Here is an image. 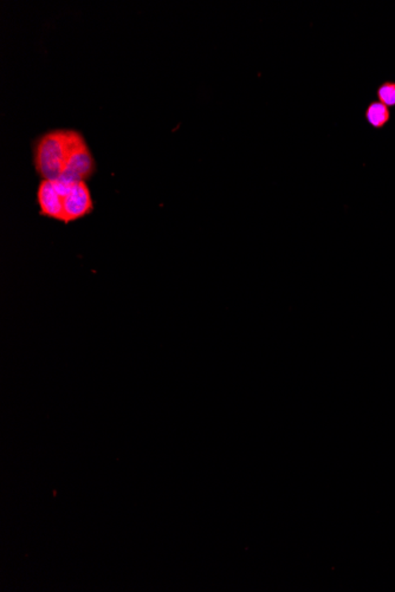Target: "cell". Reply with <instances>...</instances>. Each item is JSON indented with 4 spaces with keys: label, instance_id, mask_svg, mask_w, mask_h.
Wrapping results in <instances>:
<instances>
[{
    "label": "cell",
    "instance_id": "1",
    "mask_svg": "<svg viewBox=\"0 0 395 592\" xmlns=\"http://www.w3.org/2000/svg\"><path fill=\"white\" fill-rule=\"evenodd\" d=\"M75 134V129H52L36 140L33 167L42 180H57L62 177Z\"/></svg>",
    "mask_w": 395,
    "mask_h": 592
},
{
    "label": "cell",
    "instance_id": "2",
    "mask_svg": "<svg viewBox=\"0 0 395 592\" xmlns=\"http://www.w3.org/2000/svg\"><path fill=\"white\" fill-rule=\"evenodd\" d=\"M96 172V161L91 153L86 138L79 130H76L67 162L64 166L62 177L59 179L71 182H81L94 177Z\"/></svg>",
    "mask_w": 395,
    "mask_h": 592
},
{
    "label": "cell",
    "instance_id": "3",
    "mask_svg": "<svg viewBox=\"0 0 395 592\" xmlns=\"http://www.w3.org/2000/svg\"><path fill=\"white\" fill-rule=\"evenodd\" d=\"M91 189L84 181L72 182L63 196V224H71L94 212Z\"/></svg>",
    "mask_w": 395,
    "mask_h": 592
},
{
    "label": "cell",
    "instance_id": "4",
    "mask_svg": "<svg viewBox=\"0 0 395 592\" xmlns=\"http://www.w3.org/2000/svg\"><path fill=\"white\" fill-rule=\"evenodd\" d=\"M40 214L63 223V193L55 180H42L36 193Z\"/></svg>",
    "mask_w": 395,
    "mask_h": 592
},
{
    "label": "cell",
    "instance_id": "5",
    "mask_svg": "<svg viewBox=\"0 0 395 592\" xmlns=\"http://www.w3.org/2000/svg\"><path fill=\"white\" fill-rule=\"evenodd\" d=\"M391 109L379 101H372L364 110V118L373 129H384L391 121Z\"/></svg>",
    "mask_w": 395,
    "mask_h": 592
},
{
    "label": "cell",
    "instance_id": "6",
    "mask_svg": "<svg viewBox=\"0 0 395 592\" xmlns=\"http://www.w3.org/2000/svg\"><path fill=\"white\" fill-rule=\"evenodd\" d=\"M376 97L378 101L384 103L388 108L395 106V82L394 81H385L381 83L376 89Z\"/></svg>",
    "mask_w": 395,
    "mask_h": 592
}]
</instances>
